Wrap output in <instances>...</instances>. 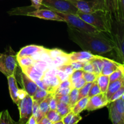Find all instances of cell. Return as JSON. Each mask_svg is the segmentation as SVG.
Instances as JSON below:
<instances>
[{"label": "cell", "instance_id": "6f0895ef", "mask_svg": "<svg viewBox=\"0 0 124 124\" xmlns=\"http://www.w3.org/2000/svg\"><path fill=\"white\" fill-rule=\"evenodd\" d=\"M121 98H122V99H123V100L124 101V94H123V95L122 96H121Z\"/></svg>", "mask_w": 124, "mask_h": 124}, {"label": "cell", "instance_id": "484cf974", "mask_svg": "<svg viewBox=\"0 0 124 124\" xmlns=\"http://www.w3.org/2000/svg\"><path fill=\"white\" fill-rule=\"evenodd\" d=\"M46 116L52 122V124H55L56 122L62 120L63 118L62 116H61L56 110H53L50 109L46 113Z\"/></svg>", "mask_w": 124, "mask_h": 124}, {"label": "cell", "instance_id": "30bf717a", "mask_svg": "<svg viewBox=\"0 0 124 124\" xmlns=\"http://www.w3.org/2000/svg\"><path fill=\"white\" fill-rule=\"evenodd\" d=\"M33 99L31 96L27 95L23 99L19 101L17 105L19 110V121L18 123L26 124L30 116L32 115V107Z\"/></svg>", "mask_w": 124, "mask_h": 124}, {"label": "cell", "instance_id": "ba28073f", "mask_svg": "<svg viewBox=\"0 0 124 124\" xmlns=\"http://www.w3.org/2000/svg\"><path fill=\"white\" fill-rule=\"evenodd\" d=\"M32 6H30L27 7V12H24L23 15L29 16L36 17L40 19H46V20L57 21L64 22V19L61 16L57 14L55 12L48 8H33Z\"/></svg>", "mask_w": 124, "mask_h": 124}, {"label": "cell", "instance_id": "603a6c76", "mask_svg": "<svg viewBox=\"0 0 124 124\" xmlns=\"http://www.w3.org/2000/svg\"><path fill=\"white\" fill-rule=\"evenodd\" d=\"M71 61L69 59L68 53H65L62 55L57 56L56 58L52 59V67L57 68L58 67L65 64H70Z\"/></svg>", "mask_w": 124, "mask_h": 124}, {"label": "cell", "instance_id": "e0dca14e", "mask_svg": "<svg viewBox=\"0 0 124 124\" xmlns=\"http://www.w3.org/2000/svg\"><path fill=\"white\" fill-rule=\"evenodd\" d=\"M21 69L22 71L34 82H36L38 80H42L44 76L45 73L38 70L34 65L27 67Z\"/></svg>", "mask_w": 124, "mask_h": 124}, {"label": "cell", "instance_id": "d6986e66", "mask_svg": "<svg viewBox=\"0 0 124 124\" xmlns=\"http://www.w3.org/2000/svg\"><path fill=\"white\" fill-rule=\"evenodd\" d=\"M124 84V76L122 78L119 79L118 80L113 81V82H110L108 87L107 91L106 92L107 98L110 100L111 97L112 96L113 94H115Z\"/></svg>", "mask_w": 124, "mask_h": 124}, {"label": "cell", "instance_id": "4316f807", "mask_svg": "<svg viewBox=\"0 0 124 124\" xmlns=\"http://www.w3.org/2000/svg\"><path fill=\"white\" fill-rule=\"evenodd\" d=\"M54 94V93H50L39 103V109L44 113L46 114V113L50 110V101Z\"/></svg>", "mask_w": 124, "mask_h": 124}, {"label": "cell", "instance_id": "d4e9b609", "mask_svg": "<svg viewBox=\"0 0 124 124\" xmlns=\"http://www.w3.org/2000/svg\"><path fill=\"white\" fill-rule=\"evenodd\" d=\"M124 76V65L123 64H121L113 73L109 76L110 78V82L118 80L122 78Z\"/></svg>", "mask_w": 124, "mask_h": 124}, {"label": "cell", "instance_id": "7c38bea8", "mask_svg": "<svg viewBox=\"0 0 124 124\" xmlns=\"http://www.w3.org/2000/svg\"><path fill=\"white\" fill-rule=\"evenodd\" d=\"M21 81L24 90L28 93L29 95L32 97L39 88L36 82L29 78L23 71L21 73Z\"/></svg>", "mask_w": 124, "mask_h": 124}, {"label": "cell", "instance_id": "f907efd6", "mask_svg": "<svg viewBox=\"0 0 124 124\" xmlns=\"http://www.w3.org/2000/svg\"><path fill=\"white\" fill-rule=\"evenodd\" d=\"M86 83H87V82H86L85 80L83 78H82L81 79L79 80V81L74 85L73 88H77V89H80V88H82L83 86H84V85Z\"/></svg>", "mask_w": 124, "mask_h": 124}, {"label": "cell", "instance_id": "60d3db41", "mask_svg": "<svg viewBox=\"0 0 124 124\" xmlns=\"http://www.w3.org/2000/svg\"><path fill=\"white\" fill-rule=\"evenodd\" d=\"M54 96L58 102L69 104V102H70L69 95H58V94H54Z\"/></svg>", "mask_w": 124, "mask_h": 124}, {"label": "cell", "instance_id": "681fc988", "mask_svg": "<svg viewBox=\"0 0 124 124\" xmlns=\"http://www.w3.org/2000/svg\"><path fill=\"white\" fill-rule=\"evenodd\" d=\"M31 2V5L33 7L35 8V9H38V8H40L42 6V2L43 0H30Z\"/></svg>", "mask_w": 124, "mask_h": 124}, {"label": "cell", "instance_id": "5b68a950", "mask_svg": "<svg viewBox=\"0 0 124 124\" xmlns=\"http://www.w3.org/2000/svg\"><path fill=\"white\" fill-rule=\"evenodd\" d=\"M53 11L62 17L65 23L67 24V25L75 27L81 31H85V32L92 33H99L101 32L94 27L84 21L76 14L66 13L56 10Z\"/></svg>", "mask_w": 124, "mask_h": 124}, {"label": "cell", "instance_id": "ee69618b", "mask_svg": "<svg viewBox=\"0 0 124 124\" xmlns=\"http://www.w3.org/2000/svg\"><path fill=\"white\" fill-rule=\"evenodd\" d=\"M71 90V87L61 88V89H58L57 90V91L56 92L55 94H58V95H69Z\"/></svg>", "mask_w": 124, "mask_h": 124}, {"label": "cell", "instance_id": "bcb514c9", "mask_svg": "<svg viewBox=\"0 0 124 124\" xmlns=\"http://www.w3.org/2000/svg\"><path fill=\"white\" fill-rule=\"evenodd\" d=\"M74 114L75 113H74L72 111H71L70 113H69L67 115H66L65 116H64L62 118V121L63 122H64V124H70V121H71Z\"/></svg>", "mask_w": 124, "mask_h": 124}, {"label": "cell", "instance_id": "9f6ffc18", "mask_svg": "<svg viewBox=\"0 0 124 124\" xmlns=\"http://www.w3.org/2000/svg\"><path fill=\"white\" fill-rule=\"evenodd\" d=\"M55 124H64V122H63L62 120H61V121H59L56 122Z\"/></svg>", "mask_w": 124, "mask_h": 124}, {"label": "cell", "instance_id": "11a10c76", "mask_svg": "<svg viewBox=\"0 0 124 124\" xmlns=\"http://www.w3.org/2000/svg\"><path fill=\"white\" fill-rule=\"evenodd\" d=\"M26 124H38L37 121H36V119L35 116L31 115L30 117V118L29 119V120H28Z\"/></svg>", "mask_w": 124, "mask_h": 124}, {"label": "cell", "instance_id": "d590c367", "mask_svg": "<svg viewBox=\"0 0 124 124\" xmlns=\"http://www.w3.org/2000/svg\"><path fill=\"white\" fill-rule=\"evenodd\" d=\"M47 52L52 59L56 58L57 56L62 55V54L66 53L65 52L60 49H58V48H53V49H48V48H47Z\"/></svg>", "mask_w": 124, "mask_h": 124}, {"label": "cell", "instance_id": "cb8c5ba5", "mask_svg": "<svg viewBox=\"0 0 124 124\" xmlns=\"http://www.w3.org/2000/svg\"><path fill=\"white\" fill-rule=\"evenodd\" d=\"M71 107L70 104L58 102L56 107V111L61 116L64 117L71 111Z\"/></svg>", "mask_w": 124, "mask_h": 124}, {"label": "cell", "instance_id": "44dd1931", "mask_svg": "<svg viewBox=\"0 0 124 124\" xmlns=\"http://www.w3.org/2000/svg\"><path fill=\"white\" fill-rule=\"evenodd\" d=\"M90 61L91 62L93 68H94V73L96 74L97 75H101L103 67V64H104L103 57L101 56L95 55V56L93 59H91Z\"/></svg>", "mask_w": 124, "mask_h": 124}, {"label": "cell", "instance_id": "74e56055", "mask_svg": "<svg viewBox=\"0 0 124 124\" xmlns=\"http://www.w3.org/2000/svg\"><path fill=\"white\" fill-rule=\"evenodd\" d=\"M98 75L94 73L84 72L83 73V78L85 80L86 82H93L97 79Z\"/></svg>", "mask_w": 124, "mask_h": 124}, {"label": "cell", "instance_id": "c3c4849f", "mask_svg": "<svg viewBox=\"0 0 124 124\" xmlns=\"http://www.w3.org/2000/svg\"><path fill=\"white\" fill-rule=\"evenodd\" d=\"M56 75L59 77V78L60 79L61 82L63 81H65V80L66 79H68L69 78V75H67V74H65V73L63 72V71H61V70H59L58 69V71H57Z\"/></svg>", "mask_w": 124, "mask_h": 124}, {"label": "cell", "instance_id": "7dc6e473", "mask_svg": "<svg viewBox=\"0 0 124 124\" xmlns=\"http://www.w3.org/2000/svg\"><path fill=\"white\" fill-rule=\"evenodd\" d=\"M54 95L53 96V97H52V99H51L50 101L49 107L50 110H56V107H57V104H58V101H57Z\"/></svg>", "mask_w": 124, "mask_h": 124}, {"label": "cell", "instance_id": "3957f363", "mask_svg": "<svg viewBox=\"0 0 124 124\" xmlns=\"http://www.w3.org/2000/svg\"><path fill=\"white\" fill-rule=\"evenodd\" d=\"M111 39L115 45V50L117 58L121 64H124V24L113 23L111 25Z\"/></svg>", "mask_w": 124, "mask_h": 124}, {"label": "cell", "instance_id": "2e32d148", "mask_svg": "<svg viewBox=\"0 0 124 124\" xmlns=\"http://www.w3.org/2000/svg\"><path fill=\"white\" fill-rule=\"evenodd\" d=\"M7 81H8L10 95V97L13 102L15 103L16 105H18L19 102L18 97V92L19 88L18 87L15 76V75H11V76H7Z\"/></svg>", "mask_w": 124, "mask_h": 124}, {"label": "cell", "instance_id": "ac0fdd59", "mask_svg": "<svg viewBox=\"0 0 124 124\" xmlns=\"http://www.w3.org/2000/svg\"><path fill=\"white\" fill-rule=\"evenodd\" d=\"M109 111V118L113 124H124V120L121 114L115 108L113 102H110L107 105Z\"/></svg>", "mask_w": 124, "mask_h": 124}, {"label": "cell", "instance_id": "f5cc1de1", "mask_svg": "<svg viewBox=\"0 0 124 124\" xmlns=\"http://www.w3.org/2000/svg\"><path fill=\"white\" fill-rule=\"evenodd\" d=\"M28 94V93L24 90V89H18V97L19 101L24 99L25 96Z\"/></svg>", "mask_w": 124, "mask_h": 124}, {"label": "cell", "instance_id": "ab89813d", "mask_svg": "<svg viewBox=\"0 0 124 124\" xmlns=\"http://www.w3.org/2000/svg\"><path fill=\"white\" fill-rule=\"evenodd\" d=\"M39 109V102L38 101L33 100V107H32V115L34 116L36 118L37 117L39 113L40 112Z\"/></svg>", "mask_w": 124, "mask_h": 124}, {"label": "cell", "instance_id": "db71d44e", "mask_svg": "<svg viewBox=\"0 0 124 124\" xmlns=\"http://www.w3.org/2000/svg\"><path fill=\"white\" fill-rule=\"evenodd\" d=\"M38 124H52V122L46 117V116H44L38 122Z\"/></svg>", "mask_w": 124, "mask_h": 124}, {"label": "cell", "instance_id": "b9f144b4", "mask_svg": "<svg viewBox=\"0 0 124 124\" xmlns=\"http://www.w3.org/2000/svg\"><path fill=\"white\" fill-rule=\"evenodd\" d=\"M88 62V61H87ZM87 63V62H71L70 63V64L71 65V66L73 67V69L75 70H82L83 67L84 66L85 64Z\"/></svg>", "mask_w": 124, "mask_h": 124}, {"label": "cell", "instance_id": "83f0119b", "mask_svg": "<svg viewBox=\"0 0 124 124\" xmlns=\"http://www.w3.org/2000/svg\"><path fill=\"white\" fill-rule=\"evenodd\" d=\"M16 58L17 62L21 69L33 65L34 64L33 59L30 56H23Z\"/></svg>", "mask_w": 124, "mask_h": 124}, {"label": "cell", "instance_id": "8d00e7d4", "mask_svg": "<svg viewBox=\"0 0 124 124\" xmlns=\"http://www.w3.org/2000/svg\"><path fill=\"white\" fill-rule=\"evenodd\" d=\"M57 69L59 70L63 71L67 74V75L70 76V75L72 74V73L75 71L73 67L71 66V64H65V65H62L61 66H59L57 67Z\"/></svg>", "mask_w": 124, "mask_h": 124}, {"label": "cell", "instance_id": "8fae6325", "mask_svg": "<svg viewBox=\"0 0 124 124\" xmlns=\"http://www.w3.org/2000/svg\"><path fill=\"white\" fill-rule=\"evenodd\" d=\"M110 103L107 98L106 93H101L89 98L85 110L88 111H94L107 106Z\"/></svg>", "mask_w": 124, "mask_h": 124}, {"label": "cell", "instance_id": "ffe728a7", "mask_svg": "<svg viewBox=\"0 0 124 124\" xmlns=\"http://www.w3.org/2000/svg\"><path fill=\"white\" fill-rule=\"evenodd\" d=\"M89 98L88 96L81 98L71 108V111L75 114H80L83 110H85V108L88 104Z\"/></svg>", "mask_w": 124, "mask_h": 124}, {"label": "cell", "instance_id": "9a60e30c", "mask_svg": "<svg viewBox=\"0 0 124 124\" xmlns=\"http://www.w3.org/2000/svg\"><path fill=\"white\" fill-rule=\"evenodd\" d=\"M103 61H104V64L101 74L107 76H110L122 64L118 62L115 61L104 57H103Z\"/></svg>", "mask_w": 124, "mask_h": 124}, {"label": "cell", "instance_id": "91938a15", "mask_svg": "<svg viewBox=\"0 0 124 124\" xmlns=\"http://www.w3.org/2000/svg\"><path fill=\"white\" fill-rule=\"evenodd\" d=\"M0 54H1V53H0Z\"/></svg>", "mask_w": 124, "mask_h": 124}, {"label": "cell", "instance_id": "277c9868", "mask_svg": "<svg viewBox=\"0 0 124 124\" xmlns=\"http://www.w3.org/2000/svg\"><path fill=\"white\" fill-rule=\"evenodd\" d=\"M102 2L104 10L110 14L112 23L124 24V0H102Z\"/></svg>", "mask_w": 124, "mask_h": 124}, {"label": "cell", "instance_id": "e575fe53", "mask_svg": "<svg viewBox=\"0 0 124 124\" xmlns=\"http://www.w3.org/2000/svg\"><path fill=\"white\" fill-rule=\"evenodd\" d=\"M101 93V91L100 88H99V85H98V82L96 80L92 84V85L91 87L89 93H88V97L90 98L91 97L93 96L97 95V94H99Z\"/></svg>", "mask_w": 124, "mask_h": 124}, {"label": "cell", "instance_id": "f1b7e54d", "mask_svg": "<svg viewBox=\"0 0 124 124\" xmlns=\"http://www.w3.org/2000/svg\"><path fill=\"white\" fill-rule=\"evenodd\" d=\"M16 124L11 117L7 110L0 112V124Z\"/></svg>", "mask_w": 124, "mask_h": 124}, {"label": "cell", "instance_id": "d6a6232c", "mask_svg": "<svg viewBox=\"0 0 124 124\" xmlns=\"http://www.w3.org/2000/svg\"><path fill=\"white\" fill-rule=\"evenodd\" d=\"M92 84L93 82H87L84 85V86L79 89V100L82 98L88 96V93H89V91L92 85Z\"/></svg>", "mask_w": 124, "mask_h": 124}, {"label": "cell", "instance_id": "5bb4252c", "mask_svg": "<svg viewBox=\"0 0 124 124\" xmlns=\"http://www.w3.org/2000/svg\"><path fill=\"white\" fill-rule=\"evenodd\" d=\"M46 48L43 46H36V45H29L23 47L16 54V58H20L23 56H30L33 54L38 52H44L46 50Z\"/></svg>", "mask_w": 124, "mask_h": 124}, {"label": "cell", "instance_id": "f35d334b", "mask_svg": "<svg viewBox=\"0 0 124 124\" xmlns=\"http://www.w3.org/2000/svg\"><path fill=\"white\" fill-rule=\"evenodd\" d=\"M124 94V84L115 93V94H113L112 96L111 97V98L109 100V102H113L117 100V99H119V98H121L122 95Z\"/></svg>", "mask_w": 124, "mask_h": 124}, {"label": "cell", "instance_id": "52a82bcc", "mask_svg": "<svg viewBox=\"0 0 124 124\" xmlns=\"http://www.w3.org/2000/svg\"><path fill=\"white\" fill-rule=\"evenodd\" d=\"M42 7L66 13L76 14L78 12V9L67 0H43Z\"/></svg>", "mask_w": 124, "mask_h": 124}, {"label": "cell", "instance_id": "680465c9", "mask_svg": "<svg viewBox=\"0 0 124 124\" xmlns=\"http://www.w3.org/2000/svg\"></svg>", "mask_w": 124, "mask_h": 124}, {"label": "cell", "instance_id": "9c48e42d", "mask_svg": "<svg viewBox=\"0 0 124 124\" xmlns=\"http://www.w3.org/2000/svg\"><path fill=\"white\" fill-rule=\"evenodd\" d=\"M82 13H92L98 10H104L102 0H67Z\"/></svg>", "mask_w": 124, "mask_h": 124}, {"label": "cell", "instance_id": "816d5d0a", "mask_svg": "<svg viewBox=\"0 0 124 124\" xmlns=\"http://www.w3.org/2000/svg\"><path fill=\"white\" fill-rule=\"evenodd\" d=\"M82 119V117L80 116L79 114H74L73 116L72 117L70 124H77Z\"/></svg>", "mask_w": 124, "mask_h": 124}, {"label": "cell", "instance_id": "7402d4cb", "mask_svg": "<svg viewBox=\"0 0 124 124\" xmlns=\"http://www.w3.org/2000/svg\"><path fill=\"white\" fill-rule=\"evenodd\" d=\"M98 85L100 88L101 93H106L110 84V78L109 76L104 75H98L96 79Z\"/></svg>", "mask_w": 124, "mask_h": 124}, {"label": "cell", "instance_id": "f6af8a7d", "mask_svg": "<svg viewBox=\"0 0 124 124\" xmlns=\"http://www.w3.org/2000/svg\"><path fill=\"white\" fill-rule=\"evenodd\" d=\"M69 87H71V88H72L71 82L70 81L69 79H68L65 80V81H62V82L60 83V84H59V87H58V89L57 90L61 89V88H69Z\"/></svg>", "mask_w": 124, "mask_h": 124}, {"label": "cell", "instance_id": "7bdbcfd3", "mask_svg": "<svg viewBox=\"0 0 124 124\" xmlns=\"http://www.w3.org/2000/svg\"><path fill=\"white\" fill-rule=\"evenodd\" d=\"M82 70L84 72L94 73V68H93V65L90 61L87 62V63L85 64L84 66L82 68Z\"/></svg>", "mask_w": 124, "mask_h": 124}, {"label": "cell", "instance_id": "f546056e", "mask_svg": "<svg viewBox=\"0 0 124 124\" xmlns=\"http://www.w3.org/2000/svg\"><path fill=\"white\" fill-rule=\"evenodd\" d=\"M50 93H50L48 91L42 89V88H38L37 90H36V93L32 96L33 99L36 101H38L40 103L45 98H46Z\"/></svg>", "mask_w": 124, "mask_h": 124}, {"label": "cell", "instance_id": "4fadbf2b", "mask_svg": "<svg viewBox=\"0 0 124 124\" xmlns=\"http://www.w3.org/2000/svg\"><path fill=\"white\" fill-rule=\"evenodd\" d=\"M69 59L71 62H87L93 59L95 55L88 51L84 50L82 52H73L68 53Z\"/></svg>", "mask_w": 124, "mask_h": 124}, {"label": "cell", "instance_id": "6da1fadb", "mask_svg": "<svg viewBox=\"0 0 124 124\" xmlns=\"http://www.w3.org/2000/svg\"><path fill=\"white\" fill-rule=\"evenodd\" d=\"M67 31L69 38L84 50L91 53L105 54L111 52L115 48V43L107 33L85 32L69 25H68Z\"/></svg>", "mask_w": 124, "mask_h": 124}, {"label": "cell", "instance_id": "8992f818", "mask_svg": "<svg viewBox=\"0 0 124 124\" xmlns=\"http://www.w3.org/2000/svg\"><path fill=\"white\" fill-rule=\"evenodd\" d=\"M16 54L14 51H7L0 54V71L6 77L15 75L17 67Z\"/></svg>", "mask_w": 124, "mask_h": 124}, {"label": "cell", "instance_id": "4dcf8cb0", "mask_svg": "<svg viewBox=\"0 0 124 124\" xmlns=\"http://www.w3.org/2000/svg\"><path fill=\"white\" fill-rule=\"evenodd\" d=\"M83 73L84 71L82 70H75L72 73L71 75L69 76V80L71 82V86H72V88H73L74 85L79 81L82 78H83Z\"/></svg>", "mask_w": 124, "mask_h": 124}, {"label": "cell", "instance_id": "7a4b0ae2", "mask_svg": "<svg viewBox=\"0 0 124 124\" xmlns=\"http://www.w3.org/2000/svg\"><path fill=\"white\" fill-rule=\"evenodd\" d=\"M76 15L98 31L107 33L109 35L111 33L112 19L107 11L98 10L92 13H82L78 11Z\"/></svg>", "mask_w": 124, "mask_h": 124}, {"label": "cell", "instance_id": "836d02e7", "mask_svg": "<svg viewBox=\"0 0 124 124\" xmlns=\"http://www.w3.org/2000/svg\"><path fill=\"white\" fill-rule=\"evenodd\" d=\"M115 108L119 113L121 115L124 120V101L122 98L117 99L113 102Z\"/></svg>", "mask_w": 124, "mask_h": 124}, {"label": "cell", "instance_id": "1f68e13d", "mask_svg": "<svg viewBox=\"0 0 124 124\" xmlns=\"http://www.w3.org/2000/svg\"><path fill=\"white\" fill-rule=\"evenodd\" d=\"M69 97H70L69 104L71 107H73L74 105L79 101V89L76 88H71L69 94Z\"/></svg>", "mask_w": 124, "mask_h": 124}]
</instances>
